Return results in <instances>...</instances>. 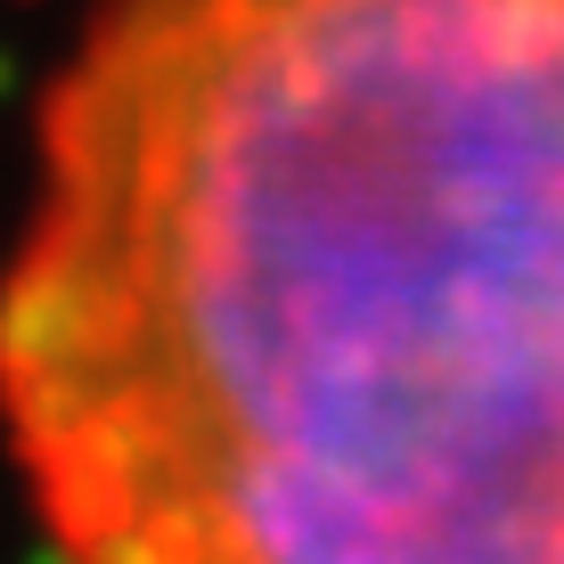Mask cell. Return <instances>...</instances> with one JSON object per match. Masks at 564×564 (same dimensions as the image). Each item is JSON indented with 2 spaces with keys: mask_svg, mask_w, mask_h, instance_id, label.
<instances>
[{
  "mask_svg": "<svg viewBox=\"0 0 564 564\" xmlns=\"http://www.w3.org/2000/svg\"><path fill=\"white\" fill-rule=\"evenodd\" d=\"M0 458L50 564H564V0H99Z\"/></svg>",
  "mask_w": 564,
  "mask_h": 564,
  "instance_id": "6da1fadb",
  "label": "cell"
}]
</instances>
